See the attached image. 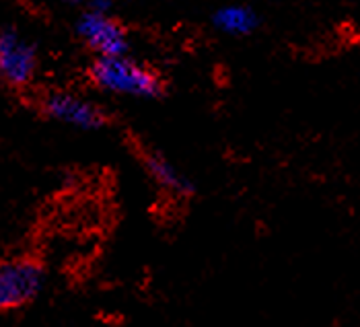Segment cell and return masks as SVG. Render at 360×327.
I'll return each instance as SVG.
<instances>
[{"instance_id":"2","label":"cell","mask_w":360,"mask_h":327,"mask_svg":"<svg viewBox=\"0 0 360 327\" xmlns=\"http://www.w3.org/2000/svg\"><path fill=\"white\" fill-rule=\"evenodd\" d=\"M46 286L48 270L39 259L31 255L0 259V315L33 304Z\"/></svg>"},{"instance_id":"4","label":"cell","mask_w":360,"mask_h":327,"mask_svg":"<svg viewBox=\"0 0 360 327\" xmlns=\"http://www.w3.org/2000/svg\"><path fill=\"white\" fill-rule=\"evenodd\" d=\"M77 31L97 56H124L128 52V35L110 13L86 8L77 23Z\"/></svg>"},{"instance_id":"5","label":"cell","mask_w":360,"mask_h":327,"mask_svg":"<svg viewBox=\"0 0 360 327\" xmlns=\"http://www.w3.org/2000/svg\"><path fill=\"white\" fill-rule=\"evenodd\" d=\"M41 111L56 122L79 130H97L105 124L103 111L95 103L79 95L62 93V91L46 95L41 101Z\"/></svg>"},{"instance_id":"3","label":"cell","mask_w":360,"mask_h":327,"mask_svg":"<svg viewBox=\"0 0 360 327\" xmlns=\"http://www.w3.org/2000/svg\"><path fill=\"white\" fill-rule=\"evenodd\" d=\"M37 75L35 46L13 29L0 31V79L13 89H23Z\"/></svg>"},{"instance_id":"8","label":"cell","mask_w":360,"mask_h":327,"mask_svg":"<svg viewBox=\"0 0 360 327\" xmlns=\"http://www.w3.org/2000/svg\"><path fill=\"white\" fill-rule=\"evenodd\" d=\"M62 2H66V4H70V6H83V4L89 6L91 0H62Z\"/></svg>"},{"instance_id":"6","label":"cell","mask_w":360,"mask_h":327,"mask_svg":"<svg viewBox=\"0 0 360 327\" xmlns=\"http://www.w3.org/2000/svg\"><path fill=\"white\" fill-rule=\"evenodd\" d=\"M142 163H144L146 173L150 175V179L167 193H173L177 198H188L194 193V184L161 153H155V150L144 153Z\"/></svg>"},{"instance_id":"7","label":"cell","mask_w":360,"mask_h":327,"mask_svg":"<svg viewBox=\"0 0 360 327\" xmlns=\"http://www.w3.org/2000/svg\"><path fill=\"white\" fill-rule=\"evenodd\" d=\"M214 25L226 35H248L257 25V17L250 6L226 4L214 13Z\"/></svg>"},{"instance_id":"1","label":"cell","mask_w":360,"mask_h":327,"mask_svg":"<svg viewBox=\"0 0 360 327\" xmlns=\"http://www.w3.org/2000/svg\"><path fill=\"white\" fill-rule=\"evenodd\" d=\"M91 81L113 95L148 99L161 93L159 77L136 60H130L126 54L97 56L91 66Z\"/></svg>"}]
</instances>
